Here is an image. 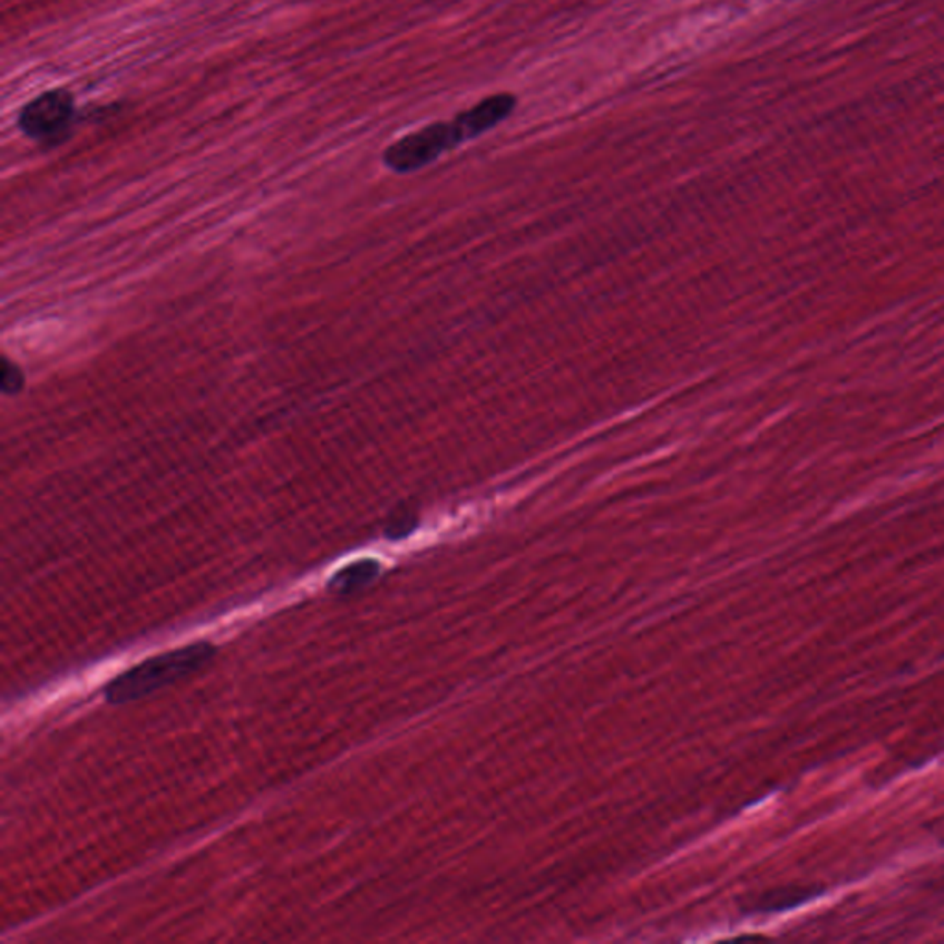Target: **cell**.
I'll use <instances>...</instances> for the list:
<instances>
[{"label":"cell","mask_w":944,"mask_h":944,"mask_svg":"<svg viewBox=\"0 0 944 944\" xmlns=\"http://www.w3.org/2000/svg\"><path fill=\"white\" fill-rule=\"evenodd\" d=\"M218 653V648L207 641L194 642L179 650L149 656L137 666L129 668L104 687L107 703L126 704L152 695L182 679L199 672Z\"/></svg>","instance_id":"obj_1"},{"label":"cell","mask_w":944,"mask_h":944,"mask_svg":"<svg viewBox=\"0 0 944 944\" xmlns=\"http://www.w3.org/2000/svg\"><path fill=\"white\" fill-rule=\"evenodd\" d=\"M465 139L458 124L434 123L425 128L400 137L386 148L382 160L396 174H411L432 165L441 155L464 145Z\"/></svg>","instance_id":"obj_2"},{"label":"cell","mask_w":944,"mask_h":944,"mask_svg":"<svg viewBox=\"0 0 944 944\" xmlns=\"http://www.w3.org/2000/svg\"><path fill=\"white\" fill-rule=\"evenodd\" d=\"M75 111V97L69 89H50L25 104L17 117V126L30 139L59 143L61 135L69 132Z\"/></svg>","instance_id":"obj_3"},{"label":"cell","mask_w":944,"mask_h":944,"mask_svg":"<svg viewBox=\"0 0 944 944\" xmlns=\"http://www.w3.org/2000/svg\"><path fill=\"white\" fill-rule=\"evenodd\" d=\"M517 107V97L512 93H497L492 97L484 98L475 106L465 109L454 117L458 124L459 132L464 135L465 143L480 137V135L497 128L498 124L509 118Z\"/></svg>","instance_id":"obj_4"},{"label":"cell","mask_w":944,"mask_h":944,"mask_svg":"<svg viewBox=\"0 0 944 944\" xmlns=\"http://www.w3.org/2000/svg\"><path fill=\"white\" fill-rule=\"evenodd\" d=\"M382 566L377 559H360L357 563H349L331 577L329 582V591L334 594H354L362 588L369 587L371 583L379 577Z\"/></svg>","instance_id":"obj_5"},{"label":"cell","mask_w":944,"mask_h":944,"mask_svg":"<svg viewBox=\"0 0 944 944\" xmlns=\"http://www.w3.org/2000/svg\"><path fill=\"white\" fill-rule=\"evenodd\" d=\"M810 896V892H802V889H777V892L763 893V895L758 896L757 901H752L751 906L747 907V912H782L788 907L797 906L799 902H805Z\"/></svg>","instance_id":"obj_6"},{"label":"cell","mask_w":944,"mask_h":944,"mask_svg":"<svg viewBox=\"0 0 944 944\" xmlns=\"http://www.w3.org/2000/svg\"><path fill=\"white\" fill-rule=\"evenodd\" d=\"M25 373L19 368V363L13 362L10 358H2V373H0V390L4 396H17L25 388Z\"/></svg>","instance_id":"obj_7"}]
</instances>
